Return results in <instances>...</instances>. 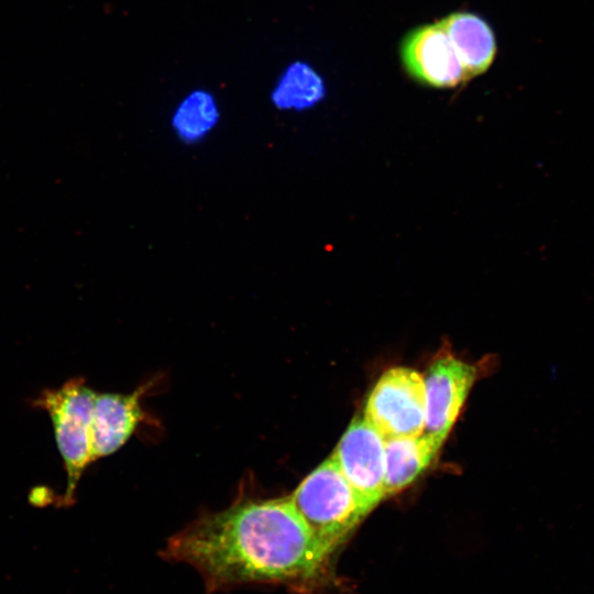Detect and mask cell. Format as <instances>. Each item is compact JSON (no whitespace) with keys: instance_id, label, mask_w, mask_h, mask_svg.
I'll return each instance as SVG.
<instances>
[{"instance_id":"5","label":"cell","mask_w":594,"mask_h":594,"mask_svg":"<svg viewBox=\"0 0 594 594\" xmlns=\"http://www.w3.org/2000/svg\"><path fill=\"white\" fill-rule=\"evenodd\" d=\"M385 439L363 417H355L332 454L360 502L369 510L385 497Z\"/></svg>"},{"instance_id":"4","label":"cell","mask_w":594,"mask_h":594,"mask_svg":"<svg viewBox=\"0 0 594 594\" xmlns=\"http://www.w3.org/2000/svg\"><path fill=\"white\" fill-rule=\"evenodd\" d=\"M363 416L384 439L420 436L426 424L424 376L405 366L385 371L370 393Z\"/></svg>"},{"instance_id":"11","label":"cell","mask_w":594,"mask_h":594,"mask_svg":"<svg viewBox=\"0 0 594 594\" xmlns=\"http://www.w3.org/2000/svg\"><path fill=\"white\" fill-rule=\"evenodd\" d=\"M221 106L216 94L205 87L187 91L174 106L169 128L185 145H197L207 140L221 122Z\"/></svg>"},{"instance_id":"1","label":"cell","mask_w":594,"mask_h":594,"mask_svg":"<svg viewBox=\"0 0 594 594\" xmlns=\"http://www.w3.org/2000/svg\"><path fill=\"white\" fill-rule=\"evenodd\" d=\"M331 554L289 496L239 502L205 514L170 537L161 552L165 560L199 572L208 593L243 585L307 593L324 581Z\"/></svg>"},{"instance_id":"3","label":"cell","mask_w":594,"mask_h":594,"mask_svg":"<svg viewBox=\"0 0 594 594\" xmlns=\"http://www.w3.org/2000/svg\"><path fill=\"white\" fill-rule=\"evenodd\" d=\"M96 394L82 377H74L57 388H46L33 405L47 413L66 471V488L61 506L75 502V492L91 459V419Z\"/></svg>"},{"instance_id":"6","label":"cell","mask_w":594,"mask_h":594,"mask_svg":"<svg viewBox=\"0 0 594 594\" xmlns=\"http://www.w3.org/2000/svg\"><path fill=\"white\" fill-rule=\"evenodd\" d=\"M407 74L432 88H455L469 80L455 50L440 22L409 31L400 44Z\"/></svg>"},{"instance_id":"10","label":"cell","mask_w":594,"mask_h":594,"mask_svg":"<svg viewBox=\"0 0 594 594\" xmlns=\"http://www.w3.org/2000/svg\"><path fill=\"white\" fill-rule=\"evenodd\" d=\"M443 442L426 432L416 437L385 439V496L410 485L429 466Z\"/></svg>"},{"instance_id":"9","label":"cell","mask_w":594,"mask_h":594,"mask_svg":"<svg viewBox=\"0 0 594 594\" xmlns=\"http://www.w3.org/2000/svg\"><path fill=\"white\" fill-rule=\"evenodd\" d=\"M469 78L485 73L494 62L497 44L491 25L480 15L459 11L439 21Z\"/></svg>"},{"instance_id":"7","label":"cell","mask_w":594,"mask_h":594,"mask_svg":"<svg viewBox=\"0 0 594 594\" xmlns=\"http://www.w3.org/2000/svg\"><path fill=\"white\" fill-rule=\"evenodd\" d=\"M477 375L475 365L452 355L437 359L424 376L426 424L424 432L446 440Z\"/></svg>"},{"instance_id":"12","label":"cell","mask_w":594,"mask_h":594,"mask_svg":"<svg viewBox=\"0 0 594 594\" xmlns=\"http://www.w3.org/2000/svg\"><path fill=\"white\" fill-rule=\"evenodd\" d=\"M326 95L322 76L309 63L297 59L279 72L268 98L280 112H304L319 105Z\"/></svg>"},{"instance_id":"8","label":"cell","mask_w":594,"mask_h":594,"mask_svg":"<svg viewBox=\"0 0 594 594\" xmlns=\"http://www.w3.org/2000/svg\"><path fill=\"white\" fill-rule=\"evenodd\" d=\"M142 389L132 394H96L91 419V459L120 449L143 418Z\"/></svg>"},{"instance_id":"2","label":"cell","mask_w":594,"mask_h":594,"mask_svg":"<svg viewBox=\"0 0 594 594\" xmlns=\"http://www.w3.org/2000/svg\"><path fill=\"white\" fill-rule=\"evenodd\" d=\"M289 498L312 535L330 553L369 514L332 455L308 474Z\"/></svg>"}]
</instances>
